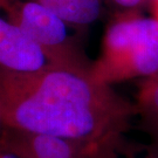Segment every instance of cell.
<instances>
[{
  "mask_svg": "<svg viewBox=\"0 0 158 158\" xmlns=\"http://www.w3.org/2000/svg\"><path fill=\"white\" fill-rule=\"evenodd\" d=\"M0 110L4 127L61 137L94 153L124 144L136 115L135 104L91 68L67 66L25 75L0 70Z\"/></svg>",
  "mask_w": 158,
  "mask_h": 158,
  "instance_id": "6da1fadb",
  "label": "cell"
},
{
  "mask_svg": "<svg viewBox=\"0 0 158 158\" xmlns=\"http://www.w3.org/2000/svg\"><path fill=\"white\" fill-rule=\"evenodd\" d=\"M57 64L48 53L0 12V70L35 74Z\"/></svg>",
  "mask_w": 158,
  "mask_h": 158,
  "instance_id": "277c9868",
  "label": "cell"
},
{
  "mask_svg": "<svg viewBox=\"0 0 158 158\" xmlns=\"http://www.w3.org/2000/svg\"><path fill=\"white\" fill-rule=\"evenodd\" d=\"M118 8L125 10V11H134L138 6L145 2V0H109Z\"/></svg>",
  "mask_w": 158,
  "mask_h": 158,
  "instance_id": "9c48e42d",
  "label": "cell"
},
{
  "mask_svg": "<svg viewBox=\"0 0 158 158\" xmlns=\"http://www.w3.org/2000/svg\"><path fill=\"white\" fill-rule=\"evenodd\" d=\"M136 106L144 129L153 137L158 147V74L147 79L143 83Z\"/></svg>",
  "mask_w": 158,
  "mask_h": 158,
  "instance_id": "52a82bcc",
  "label": "cell"
},
{
  "mask_svg": "<svg viewBox=\"0 0 158 158\" xmlns=\"http://www.w3.org/2000/svg\"><path fill=\"white\" fill-rule=\"evenodd\" d=\"M60 17L79 34L97 21L103 11L104 0H38Z\"/></svg>",
  "mask_w": 158,
  "mask_h": 158,
  "instance_id": "8992f818",
  "label": "cell"
},
{
  "mask_svg": "<svg viewBox=\"0 0 158 158\" xmlns=\"http://www.w3.org/2000/svg\"><path fill=\"white\" fill-rule=\"evenodd\" d=\"M90 158H134L131 155V151L127 149L125 143L123 145L116 148L101 150L98 152L94 153ZM142 158H158V147H153L149 149Z\"/></svg>",
  "mask_w": 158,
  "mask_h": 158,
  "instance_id": "ba28073f",
  "label": "cell"
},
{
  "mask_svg": "<svg viewBox=\"0 0 158 158\" xmlns=\"http://www.w3.org/2000/svg\"><path fill=\"white\" fill-rule=\"evenodd\" d=\"M145 1H150V2L152 4L153 7H155L156 5H158V0H145Z\"/></svg>",
  "mask_w": 158,
  "mask_h": 158,
  "instance_id": "4fadbf2b",
  "label": "cell"
},
{
  "mask_svg": "<svg viewBox=\"0 0 158 158\" xmlns=\"http://www.w3.org/2000/svg\"><path fill=\"white\" fill-rule=\"evenodd\" d=\"M0 158H18V157H15L14 155L7 152L6 150H4V149L0 148Z\"/></svg>",
  "mask_w": 158,
  "mask_h": 158,
  "instance_id": "30bf717a",
  "label": "cell"
},
{
  "mask_svg": "<svg viewBox=\"0 0 158 158\" xmlns=\"http://www.w3.org/2000/svg\"><path fill=\"white\" fill-rule=\"evenodd\" d=\"M153 10H155V15H156V19L158 20V5H156L153 7Z\"/></svg>",
  "mask_w": 158,
  "mask_h": 158,
  "instance_id": "7c38bea8",
  "label": "cell"
},
{
  "mask_svg": "<svg viewBox=\"0 0 158 158\" xmlns=\"http://www.w3.org/2000/svg\"><path fill=\"white\" fill-rule=\"evenodd\" d=\"M0 12L39 44L60 66L91 68L85 56L80 34L56 12L38 0H0ZM76 32V31H75Z\"/></svg>",
  "mask_w": 158,
  "mask_h": 158,
  "instance_id": "3957f363",
  "label": "cell"
},
{
  "mask_svg": "<svg viewBox=\"0 0 158 158\" xmlns=\"http://www.w3.org/2000/svg\"><path fill=\"white\" fill-rule=\"evenodd\" d=\"M91 74L97 81L113 85L158 74V20L135 11L114 18L107 27L100 57Z\"/></svg>",
  "mask_w": 158,
  "mask_h": 158,
  "instance_id": "7a4b0ae2",
  "label": "cell"
},
{
  "mask_svg": "<svg viewBox=\"0 0 158 158\" xmlns=\"http://www.w3.org/2000/svg\"><path fill=\"white\" fill-rule=\"evenodd\" d=\"M4 127V122H2V116H1V110H0V130Z\"/></svg>",
  "mask_w": 158,
  "mask_h": 158,
  "instance_id": "8fae6325",
  "label": "cell"
},
{
  "mask_svg": "<svg viewBox=\"0 0 158 158\" xmlns=\"http://www.w3.org/2000/svg\"><path fill=\"white\" fill-rule=\"evenodd\" d=\"M0 148L18 158H90L87 147L56 136L2 127Z\"/></svg>",
  "mask_w": 158,
  "mask_h": 158,
  "instance_id": "5b68a950",
  "label": "cell"
}]
</instances>
